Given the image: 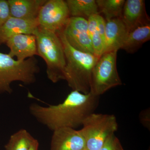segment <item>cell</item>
<instances>
[{
    "label": "cell",
    "instance_id": "obj_1",
    "mask_svg": "<svg viewBox=\"0 0 150 150\" xmlns=\"http://www.w3.org/2000/svg\"><path fill=\"white\" fill-rule=\"evenodd\" d=\"M99 100V96L90 92L85 94L72 90L62 103L48 106L32 103L29 110L37 121L51 131L62 128L75 129L82 126L86 117L94 112Z\"/></svg>",
    "mask_w": 150,
    "mask_h": 150
},
{
    "label": "cell",
    "instance_id": "obj_2",
    "mask_svg": "<svg viewBox=\"0 0 150 150\" xmlns=\"http://www.w3.org/2000/svg\"><path fill=\"white\" fill-rule=\"evenodd\" d=\"M57 34L63 44L66 58L64 80L67 81L72 90L89 93L92 72L99 57L73 48L68 43L62 31Z\"/></svg>",
    "mask_w": 150,
    "mask_h": 150
},
{
    "label": "cell",
    "instance_id": "obj_3",
    "mask_svg": "<svg viewBox=\"0 0 150 150\" xmlns=\"http://www.w3.org/2000/svg\"><path fill=\"white\" fill-rule=\"evenodd\" d=\"M33 35L36 38L38 55L46 62L48 79L53 83L64 80L66 58L59 35L38 27Z\"/></svg>",
    "mask_w": 150,
    "mask_h": 150
},
{
    "label": "cell",
    "instance_id": "obj_4",
    "mask_svg": "<svg viewBox=\"0 0 150 150\" xmlns=\"http://www.w3.org/2000/svg\"><path fill=\"white\" fill-rule=\"evenodd\" d=\"M39 71L38 62L34 57L19 61L0 52V94L11 93V84L14 82L26 85L34 83Z\"/></svg>",
    "mask_w": 150,
    "mask_h": 150
},
{
    "label": "cell",
    "instance_id": "obj_5",
    "mask_svg": "<svg viewBox=\"0 0 150 150\" xmlns=\"http://www.w3.org/2000/svg\"><path fill=\"white\" fill-rule=\"evenodd\" d=\"M117 51L103 53L95 65L91 80L90 92L100 96L108 90L122 84L116 66Z\"/></svg>",
    "mask_w": 150,
    "mask_h": 150
},
{
    "label": "cell",
    "instance_id": "obj_6",
    "mask_svg": "<svg viewBox=\"0 0 150 150\" xmlns=\"http://www.w3.org/2000/svg\"><path fill=\"white\" fill-rule=\"evenodd\" d=\"M82 126L86 150H99L108 138L115 134L118 129L115 115L95 112L86 117Z\"/></svg>",
    "mask_w": 150,
    "mask_h": 150
},
{
    "label": "cell",
    "instance_id": "obj_7",
    "mask_svg": "<svg viewBox=\"0 0 150 150\" xmlns=\"http://www.w3.org/2000/svg\"><path fill=\"white\" fill-rule=\"evenodd\" d=\"M70 18L66 1L46 0L38 16V28L57 33L63 30Z\"/></svg>",
    "mask_w": 150,
    "mask_h": 150
},
{
    "label": "cell",
    "instance_id": "obj_8",
    "mask_svg": "<svg viewBox=\"0 0 150 150\" xmlns=\"http://www.w3.org/2000/svg\"><path fill=\"white\" fill-rule=\"evenodd\" d=\"M62 32L73 48L94 55L89 35L87 20L82 18L70 17Z\"/></svg>",
    "mask_w": 150,
    "mask_h": 150
},
{
    "label": "cell",
    "instance_id": "obj_9",
    "mask_svg": "<svg viewBox=\"0 0 150 150\" xmlns=\"http://www.w3.org/2000/svg\"><path fill=\"white\" fill-rule=\"evenodd\" d=\"M85 139L81 130L60 128L53 131L50 150H86Z\"/></svg>",
    "mask_w": 150,
    "mask_h": 150
},
{
    "label": "cell",
    "instance_id": "obj_10",
    "mask_svg": "<svg viewBox=\"0 0 150 150\" xmlns=\"http://www.w3.org/2000/svg\"><path fill=\"white\" fill-rule=\"evenodd\" d=\"M10 51L8 55L12 58L16 57L19 61L38 55L36 38L33 34H18L9 38L6 43Z\"/></svg>",
    "mask_w": 150,
    "mask_h": 150
},
{
    "label": "cell",
    "instance_id": "obj_11",
    "mask_svg": "<svg viewBox=\"0 0 150 150\" xmlns=\"http://www.w3.org/2000/svg\"><path fill=\"white\" fill-rule=\"evenodd\" d=\"M128 33L141 25L150 23V18L146 12L145 1H125L121 18Z\"/></svg>",
    "mask_w": 150,
    "mask_h": 150
},
{
    "label": "cell",
    "instance_id": "obj_12",
    "mask_svg": "<svg viewBox=\"0 0 150 150\" xmlns=\"http://www.w3.org/2000/svg\"><path fill=\"white\" fill-rule=\"evenodd\" d=\"M38 27L37 19H24L11 16L0 27V45L6 43L14 35L33 34Z\"/></svg>",
    "mask_w": 150,
    "mask_h": 150
},
{
    "label": "cell",
    "instance_id": "obj_13",
    "mask_svg": "<svg viewBox=\"0 0 150 150\" xmlns=\"http://www.w3.org/2000/svg\"><path fill=\"white\" fill-rule=\"evenodd\" d=\"M103 53L121 49L128 33L121 18L105 21Z\"/></svg>",
    "mask_w": 150,
    "mask_h": 150
},
{
    "label": "cell",
    "instance_id": "obj_14",
    "mask_svg": "<svg viewBox=\"0 0 150 150\" xmlns=\"http://www.w3.org/2000/svg\"><path fill=\"white\" fill-rule=\"evenodd\" d=\"M46 0H8L11 16L28 20L37 19Z\"/></svg>",
    "mask_w": 150,
    "mask_h": 150
},
{
    "label": "cell",
    "instance_id": "obj_15",
    "mask_svg": "<svg viewBox=\"0 0 150 150\" xmlns=\"http://www.w3.org/2000/svg\"><path fill=\"white\" fill-rule=\"evenodd\" d=\"M150 39V23L141 25L128 33L121 49L133 54Z\"/></svg>",
    "mask_w": 150,
    "mask_h": 150
},
{
    "label": "cell",
    "instance_id": "obj_16",
    "mask_svg": "<svg viewBox=\"0 0 150 150\" xmlns=\"http://www.w3.org/2000/svg\"><path fill=\"white\" fill-rule=\"evenodd\" d=\"M70 17L82 18L88 20L99 14L96 0H67Z\"/></svg>",
    "mask_w": 150,
    "mask_h": 150
},
{
    "label": "cell",
    "instance_id": "obj_17",
    "mask_svg": "<svg viewBox=\"0 0 150 150\" xmlns=\"http://www.w3.org/2000/svg\"><path fill=\"white\" fill-rule=\"evenodd\" d=\"M99 13L103 14L105 21L121 18L125 0H96Z\"/></svg>",
    "mask_w": 150,
    "mask_h": 150
},
{
    "label": "cell",
    "instance_id": "obj_18",
    "mask_svg": "<svg viewBox=\"0 0 150 150\" xmlns=\"http://www.w3.org/2000/svg\"><path fill=\"white\" fill-rule=\"evenodd\" d=\"M35 139L27 130L21 129L11 136L6 150H28Z\"/></svg>",
    "mask_w": 150,
    "mask_h": 150
},
{
    "label": "cell",
    "instance_id": "obj_19",
    "mask_svg": "<svg viewBox=\"0 0 150 150\" xmlns=\"http://www.w3.org/2000/svg\"><path fill=\"white\" fill-rule=\"evenodd\" d=\"M97 15L90 17L87 20L89 35L93 48L94 54L96 56L99 57L103 54L104 42L97 26L96 17Z\"/></svg>",
    "mask_w": 150,
    "mask_h": 150
},
{
    "label": "cell",
    "instance_id": "obj_20",
    "mask_svg": "<svg viewBox=\"0 0 150 150\" xmlns=\"http://www.w3.org/2000/svg\"><path fill=\"white\" fill-rule=\"evenodd\" d=\"M99 150H124L121 142L115 134L108 138Z\"/></svg>",
    "mask_w": 150,
    "mask_h": 150
},
{
    "label": "cell",
    "instance_id": "obj_21",
    "mask_svg": "<svg viewBox=\"0 0 150 150\" xmlns=\"http://www.w3.org/2000/svg\"><path fill=\"white\" fill-rule=\"evenodd\" d=\"M8 1L0 0V27L11 17Z\"/></svg>",
    "mask_w": 150,
    "mask_h": 150
},
{
    "label": "cell",
    "instance_id": "obj_22",
    "mask_svg": "<svg viewBox=\"0 0 150 150\" xmlns=\"http://www.w3.org/2000/svg\"><path fill=\"white\" fill-rule=\"evenodd\" d=\"M150 109L143 110L140 112L139 118L142 125L148 129H150Z\"/></svg>",
    "mask_w": 150,
    "mask_h": 150
},
{
    "label": "cell",
    "instance_id": "obj_23",
    "mask_svg": "<svg viewBox=\"0 0 150 150\" xmlns=\"http://www.w3.org/2000/svg\"><path fill=\"white\" fill-rule=\"evenodd\" d=\"M39 143L36 139L34 140L28 150H38Z\"/></svg>",
    "mask_w": 150,
    "mask_h": 150
}]
</instances>
